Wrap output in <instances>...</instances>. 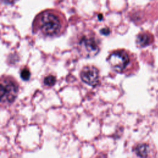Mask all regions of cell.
<instances>
[{
	"label": "cell",
	"mask_w": 158,
	"mask_h": 158,
	"mask_svg": "<svg viewBox=\"0 0 158 158\" xmlns=\"http://www.w3.org/2000/svg\"><path fill=\"white\" fill-rule=\"evenodd\" d=\"M44 84L48 86H52L56 83V78L52 75H49L44 78Z\"/></svg>",
	"instance_id": "8"
},
{
	"label": "cell",
	"mask_w": 158,
	"mask_h": 158,
	"mask_svg": "<svg viewBox=\"0 0 158 158\" xmlns=\"http://www.w3.org/2000/svg\"><path fill=\"white\" fill-rule=\"evenodd\" d=\"M149 146L146 144H141L138 145L135 149V153L139 157H146L149 154Z\"/></svg>",
	"instance_id": "7"
},
{
	"label": "cell",
	"mask_w": 158,
	"mask_h": 158,
	"mask_svg": "<svg viewBox=\"0 0 158 158\" xmlns=\"http://www.w3.org/2000/svg\"><path fill=\"white\" fill-rule=\"evenodd\" d=\"M80 76L84 83L91 86H95L99 83V72L98 68L93 65L85 66L81 70Z\"/></svg>",
	"instance_id": "5"
},
{
	"label": "cell",
	"mask_w": 158,
	"mask_h": 158,
	"mask_svg": "<svg viewBox=\"0 0 158 158\" xmlns=\"http://www.w3.org/2000/svg\"><path fill=\"white\" fill-rule=\"evenodd\" d=\"M65 28L64 19L56 12L45 11L35 19L33 31L44 37H56L61 35Z\"/></svg>",
	"instance_id": "1"
},
{
	"label": "cell",
	"mask_w": 158,
	"mask_h": 158,
	"mask_svg": "<svg viewBox=\"0 0 158 158\" xmlns=\"http://www.w3.org/2000/svg\"><path fill=\"white\" fill-rule=\"evenodd\" d=\"M77 48L80 54L85 58L93 57L100 50V42L93 35H84L78 40Z\"/></svg>",
	"instance_id": "3"
},
{
	"label": "cell",
	"mask_w": 158,
	"mask_h": 158,
	"mask_svg": "<svg viewBox=\"0 0 158 158\" xmlns=\"http://www.w3.org/2000/svg\"><path fill=\"white\" fill-rule=\"evenodd\" d=\"M30 76H31V73L28 69L24 68L21 70L20 77L23 80H25V81L28 80L30 78Z\"/></svg>",
	"instance_id": "9"
},
{
	"label": "cell",
	"mask_w": 158,
	"mask_h": 158,
	"mask_svg": "<svg viewBox=\"0 0 158 158\" xmlns=\"http://www.w3.org/2000/svg\"><path fill=\"white\" fill-rule=\"evenodd\" d=\"M110 33L109 28H102L101 30V33L104 35H108Z\"/></svg>",
	"instance_id": "10"
},
{
	"label": "cell",
	"mask_w": 158,
	"mask_h": 158,
	"mask_svg": "<svg viewBox=\"0 0 158 158\" xmlns=\"http://www.w3.org/2000/svg\"><path fill=\"white\" fill-rule=\"evenodd\" d=\"M107 62L114 71L123 73L130 64L131 58L127 51L124 49H118L109 54Z\"/></svg>",
	"instance_id": "4"
},
{
	"label": "cell",
	"mask_w": 158,
	"mask_h": 158,
	"mask_svg": "<svg viewBox=\"0 0 158 158\" xmlns=\"http://www.w3.org/2000/svg\"><path fill=\"white\" fill-rule=\"evenodd\" d=\"M152 40L153 38L151 34L147 32H144L138 35L136 38V43L141 47H144L151 44Z\"/></svg>",
	"instance_id": "6"
},
{
	"label": "cell",
	"mask_w": 158,
	"mask_h": 158,
	"mask_svg": "<svg viewBox=\"0 0 158 158\" xmlns=\"http://www.w3.org/2000/svg\"><path fill=\"white\" fill-rule=\"evenodd\" d=\"M19 92V85L16 80L9 76H2L1 78L0 99L1 105L12 103Z\"/></svg>",
	"instance_id": "2"
}]
</instances>
